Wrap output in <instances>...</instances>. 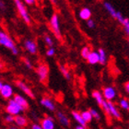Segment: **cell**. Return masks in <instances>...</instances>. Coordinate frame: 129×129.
Returning a JSON list of instances; mask_svg holds the SVG:
<instances>
[{
    "instance_id": "cell-15",
    "label": "cell",
    "mask_w": 129,
    "mask_h": 129,
    "mask_svg": "<svg viewBox=\"0 0 129 129\" xmlns=\"http://www.w3.org/2000/svg\"><path fill=\"white\" fill-rule=\"evenodd\" d=\"M42 126L43 129H54V119L51 117H46L42 121Z\"/></svg>"
},
{
    "instance_id": "cell-14",
    "label": "cell",
    "mask_w": 129,
    "mask_h": 129,
    "mask_svg": "<svg viewBox=\"0 0 129 129\" xmlns=\"http://www.w3.org/2000/svg\"><path fill=\"white\" fill-rule=\"evenodd\" d=\"M41 104L50 111L55 110V104H54V102L50 98H43V99L41 100Z\"/></svg>"
},
{
    "instance_id": "cell-30",
    "label": "cell",
    "mask_w": 129,
    "mask_h": 129,
    "mask_svg": "<svg viewBox=\"0 0 129 129\" xmlns=\"http://www.w3.org/2000/svg\"><path fill=\"white\" fill-rule=\"evenodd\" d=\"M89 111H90V113H91L93 118H95L96 120H100V119H101V115H100V113H98L96 110H94V109H90Z\"/></svg>"
},
{
    "instance_id": "cell-7",
    "label": "cell",
    "mask_w": 129,
    "mask_h": 129,
    "mask_svg": "<svg viewBox=\"0 0 129 129\" xmlns=\"http://www.w3.org/2000/svg\"><path fill=\"white\" fill-rule=\"evenodd\" d=\"M23 45H24V48L26 49V51L29 52L30 54H35L36 53H37L38 47H37V44H36V43H35L34 41L30 40V39H27V40L24 41Z\"/></svg>"
},
{
    "instance_id": "cell-39",
    "label": "cell",
    "mask_w": 129,
    "mask_h": 129,
    "mask_svg": "<svg viewBox=\"0 0 129 129\" xmlns=\"http://www.w3.org/2000/svg\"><path fill=\"white\" fill-rule=\"evenodd\" d=\"M3 86H4V83H3L2 81H0V91H1V89H2Z\"/></svg>"
},
{
    "instance_id": "cell-5",
    "label": "cell",
    "mask_w": 129,
    "mask_h": 129,
    "mask_svg": "<svg viewBox=\"0 0 129 129\" xmlns=\"http://www.w3.org/2000/svg\"><path fill=\"white\" fill-rule=\"evenodd\" d=\"M23 110H24V109H23L14 99L8 101V106H7V112H8V113L16 116V115H18V114H19L20 112Z\"/></svg>"
},
{
    "instance_id": "cell-34",
    "label": "cell",
    "mask_w": 129,
    "mask_h": 129,
    "mask_svg": "<svg viewBox=\"0 0 129 129\" xmlns=\"http://www.w3.org/2000/svg\"><path fill=\"white\" fill-rule=\"evenodd\" d=\"M24 2L29 6H31V5H34L35 2H36V0H24Z\"/></svg>"
},
{
    "instance_id": "cell-17",
    "label": "cell",
    "mask_w": 129,
    "mask_h": 129,
    "mask_svg": "<svg viewBox=\"0 0 129 129\" xmlns=\"http://www.w3.org/2000/svg\"><path fill=\"white\" fill-rule=\"evenodd\" d=\"M56 116L58 118V121L60 122V124L62 125H64V126H68L69 125V119L66 116L64 113H63L62 112H57Z\"/></svg>"
},
{
    "instance_id": "cell-1",
    "label": "cell",
    "mask_w": 129,
    "mask_h": 129,
    "mask_svg": "<svg viewBox=\"0 0 129 129\" xmlns=\"http://www.w3.org/2000/svg\"><path fill=\"white\" fill-rule=\"evenodd\" d=\"M0 45L4 46L7 49H9L12 52V54L15 55L19 54V49L17 48L16 44L11 39V37L8 33H6L5 31L1 30H0Z\"/></svg>"
},
{
    "instance_id": "cell-43",
    "label": "cell",
    "mask_w": 129,
    "mask_h": 129,
    "mask_svg": "<svg viewBox=\"0 0 129 129\" xmlns=\"http://www.w3.org/2000/svg\"><path fill=\"white\" fill-rule=\"evenodd\" d=\"M128 44H129V40H128Z\"/></svg>"
},
{
    "instance_id": "cell-20",
    "label": "cell",
    "mask_w": 129,
    "mask_h": 129,
    "mask_svg": "<svg viewBox=\"0 0 129 129\" xmlns=\"http://www.w3.org/2000/svg\"><path fill=\"white\" fill-rule=\"evenodd\" d=\"M98 53H99V56H100L99 64L103 66V64H105L106 63H107V54H106V52H105L102 48H100Z\"/></svg>"
},
{
    "instance_id": "cell-4",
    "label": "cell",
    "mask_w": 129,
    "mask_h": 129,
    "mask_svg": "<svg viewBox=\"0 0 129 129\" xmlns=\"http://www.w3.org/2000/svg\"><path fill=\"white\" fill-rule=\"evenodd\" d=\"M103 7H104V8L106 9V11H107L108 13L110 14L111 17H113V19H116L117 21L120 22L122 24V22L124 21V17L123 16V14H122L120 11L116 10L115 8H113V6L109 2L103 3Z\"/></svg>"
},
{
    "instance_id": "cell-33",
    "label": "cell",
    "mask_w": 129,
    "mask_h": 129,
    "mask_svg": "<svg viewBox=\"0 0 129 129\" xmlns=\"http://www.w3.org/2000/svg\"><path fill=\"white\" fill-rule=\"evenodd\" d=\"M24 64H25V66L27 67V68H29V69H31V68H32L31 62H30V61L28 59V58H24Z\"/></svg>"
},
{
    "instance_id": "cell-25",
    "label": "cell",
    "mask_w": 129,
    "mask_h": 129,
    "mask_svg": "<svg viewBox=\"0 0 129 129\" xmlns=\"http://www.w3.org/2000/svg\"><path fill=\"white\" fill-rule=\"evenodd\" d=\"M43 40H44V43H45V44L47 46H49V47L54 46V41H53L51 36H49V35H44Z\"/></svg>"
},
{
    "instance_id": "cell-2",
    "label": "cell",
    "mask_w": 129,
    "mask_h": 129,
    "mask_svg": "<svg viewBox=\"0 0 129 129\" xmlns=\"http://www.w3.org/2000/svg\"><path fill=\"white\" fill-rule=\"evenodd\" d=\"M15 2V5H16L17 10L19 12V16L23 19V21L27 24H30V14L28 12V9L26 8V6L24 5V3L21 2V0H14Z\"/></svg>"
},
{
    "instance_id": "cell-22",
    "label": "cell",
    "mask_w": 129,
    "mask_h": 129,
    "mask_svg": "<svg viewBox=\"0 0 129 129\" xmlns=\"http://www.w3.org/2000/svg\"><path fill=\"white\" fill-rule=\"evenodd\" d=\"M59 69H60V72L62 73V75L64 76L66 79H67V80H70V79H71V75H70L69 70L67 69L64 66H63V64H60Z\"/></svg>"
},
{
    "instance_id": "cell-13",
    "label": "cell",
    "mask_w": 129,
    "mask_h": 129,
    "mask_svg": "<svg viewBox=\"0 0 129 129\" xmlns=\"http://www.w3.org/2000/svg\"><path fill=\"white\" fill-rule=\"evenodd\" d=\"M108 104H109V108H110V114L114 118L118 119V120H121L122 119V116H121V113L117 110V108L114 104H113V102H110V101H108Z\"/></svg>"
},
{
    "instance_id": "cell-28",
    "label": "cell",
    "mask_w": 129,
    "mask_h": 129,
    "mask_svg": "<svg viewBox=\"0 0 129 129\" xmlns=\"http://www.w3.org/2000/svg\"><path fill=\"white\" fill-rule=\"evenodd\" d=\"M122 25H123V27H124L125 33L129 36V19H126V18H124V21L122 22Z\"/></svg>"
},
{
    "instance_id": "cell-9",
    "label": "cell",
    "mask_w": 129,
    "mask_h": 129,
    "mask_svg": "<svg viewBox=\"0 0 129 129\" xmlns=\"http://www.w3.org/2000/svg\"><path fill=\"white\" fill-rule=\"evenodd\" d=\"M16 85L17 87L19 88V89H21L22 91L24 92L25 94H27L28 96H30V98H34V94H33V92L32 90L30 89V87H28L26 84L21 80H18L16 82Z\"/></svg>"
},
{
    "instance_id": "cell-8",
    "label": "cell",
    "mask_w": 129,
    "mask_h": 129,
    "mask_svg": "<svg viewBox=\"0 0 129 129\" xmlns=\"http://www.w3.org/2000/svg\"><path fill=\"white\" fill-rule=\"evenodd\" d=\"M102 94L107 101H112L116 97V90L113 87H105L102 89Z\"/></svg>"
},
{
    "instance_id": "cell-23",
    "label": "cell",
    "mask_w": 129,
    "mask_h": 129,
    "mask_svg": "<svg viewBox=\"0 0 129 129\" xmlns=\"http://www.w3.org/2000/svg\"><path fill=\"white\" fill-rule=\"evenodd\" d=\"M81 115H82V117H83L84 120H85L87 123H89V122L92 120V118H93L91 113H90V111H84V112L81 113Z\"/></svg>"
},
{
    "instance_id": "cell-31",
    "label": "cell",
    "mask_w": 129,
    "mask_h": 129,
    "mask_svg": "<svg viewBox=\"0 0 129 129\" xmlns=\"http://www.w3.org/2000/svg\"><path fill=\"white\" fill-rule=\"evenodd\" d=\"M87 26H88V28H89V29H94L95 28V21L93 20L92 19H89L87 20Z\"/></svg>"
},
{
    "instance_id": "cell-19",
    "label": "cell",
    "mask_w": 129,
    "mask_h": 129,
    "mask_svg": "<svg viewBox=\"0 0 129 129\" xmlns=\"http://www.w3.org/2000/svg\"><path fill=\"white\" fill-rule=\"evenodd\" d=\"M92 97L96 100L97 103L100 105V106H102V102H103V94H102V92L99 91V90H94V91L92 92Z\"/></svg>"
},
{
    "instance_id": "cell-38",
    "label": "cell",
    "mask_w": 129,
    "mask_h": 129,
    "mask_svg": "<svg viewBox=\"0 0 129 129\" xmlns=\"http://www.w3.org/2000/svg\"><path fill=\"white\" fill-rule=\"evenodd\" d=\"M76 129H86V126H83V125H81V124H78L76 126Z\"/></svg>"
},
{
    "instance_id": "cell-6",
    "label": "cell",
    "mask_w": 129,
    "mask_h": 129,
    "mask_svg": "<svg viewBox=\"0 0 129 129\" xmlns=\"http://www.w3.org/2000/svg\"><path fill=\"white\" fill-rule=\"evenodd\" d=\"M36 72H37V75L41 81H45L46 79H47V78H48L49 68H48V67L44 64H40V66L37 67Z\"/></svg>"
},
{
    "instance_id": "cell-29",
    "label": "cell",
    "mask_w": 129,
    "mask_h": 129,
    "mask_svg": "<svg viewBox=\"0 0 129 129\" xmlns=\"http://www.w3.org/2000/svg\"><path fill=\"white\" fill-rule=\"evenodd\" d=\"M54 54H55V49L52 46V47H49L48 49H47V51H46V55L49 57L51 56H54Z\"/></svg>"
},
{
    "instance_id": "cell-10",
    "label": "cell",
    "mask_w": 129,
    "mask_h": 129,
    "mask_svg": "<svg viewBox=\"0 0 129 129\" xmlns=\"http://www.w3.org/2000/svg\"><path fill=\"white\" fill-rule=\"evenodd\" d=\"M0 94L3 98L5 99H9L13 96V89L12 87L9 85V84H4L1 91H0Z\"/></svg>"
},
{
    "instance_id": "cell-24",
    "label": "cell",
    "mask_w": 129,
    "mask_h": 129,
    "mask_svg": "<svg viewBox=\"0 0 129 129\" xmlns=\"http://www.w3.org/2000/svg\"><path fill=\"white\" fill-rule=\"evenodd\" d=\"M90 52H91V50H90V48H89V46H84L83 48L81 49V52H80L82 58L87 59L88 56H89V54H90Z\"/></svg>"
},
{
    "instance_id": "cell-21",
    "label": "cell",
    "mask_w": 129,
    "mask_h": 129,
    "mask_svg": "<svg viewBox=\"0 0 129 129\" xmlns=\"http://www.w3.org/2000/svg\"><path fill=\"white\" fill-rule=\"evenodd\" d=\"M15 123L19 126H25V125H27V119L25 118L24 116L18 114L15 116Z\"/></svg>"
},
{
    "instance_id": "cell-32",
    "label": "cell",
    "mask_w": 129,
    "mask_h": 129,
    "mask_svg": "<svg viewBox=\"0 0 129 129\" xmlns=\"http://www.w3.org/2000/svg\"><path fill=\"white\" fill-rule=\"evenodd\" d=\"M5 119H6V122H8V123H13V122H15V117H14V115L9 114V113L6 116Z\"/></svg>"
},
{
    "instance_id": "cell-18",
    "label": "cell",
    "mask_w": 129,
    "mask_h": 129,
    "mask_svg": "<svg viewBox=\"0 0 129 129\" xmlns=\"http://www.w3.org/2000/svg\"><path fill=\"white\" fill-rule=\"evenodd\" d=\"M72 116L74 117V119H75L76 121L78 122V124H81L83 126H87V122L84 120V118L81 115V113H79L78 112H76V111H73Z\"/></svg>"
},
{
    "instance_id": "cell-40",
    "label": "cell",
    "mask_w": 129,
    "mask_h": 129,
    "mask_svg": "<svg viewBox=\"0 0 129 129\" xmlns=\"http://www.w3.org/2000/svg\"><path fill=\"white\" fill-rule=\"evenodd\" d=\"M50 1H51L52 4H54V5H55V4H56V0H50Z\"/></svg>"
},
{
    "instance_id": "cell-36",
    "label": "cell",
    "mask_w": 129,
    "mask_h": 129,
    "mask_svg": "<svg viewBox=\"0 0 129 129\" xmlns=\"http://www.w3.org/2000/svg\"><path fill=\"white\" fill-rule=\"evenodd\" d=\"M124 89H125V91L129 94V81H127L126 83L124 84Z\"/></svg>"
},
{
    "instance_id": "cell-37",
    "label": "cell",
    "mask_w": 129,
    "mask_h": 129,
    "mask_svg": "<svg viewBox=\"0 0 129 129\" xmlns=\"http://www.w3.org/2000/svg\"><path fill=\"white\" fill-rule=\"evenodd\" d=\"M32 129H43V128L42 125H39V124H34L33 125H32Z\"/></svg>"
},
{
    "instance_id": "cell-41",
    "label": "cell",
    "mask_w": 129,
    "mask_h": 129,
    "mask_svg": "<svg viewBox=\"0 0 129 129\" xmlns=\"http://www.w3.org/2000/svg\"><path fill=\"white\" fill-rule=\"evenodd\" d=\"M3 67V64H2V63H0V68H2Z\"/></svg>"
},
{
    "instance_id": "cell-27",
    "label": "cell",
    "mask_w": 129,
    "mask_h": 129,
    "mask_svg": "<svg viewBox=\"0 0 129 129\" xmlns=\"http://www.w3.org/2000/svg\"><path fill=\"white\" fill-rule=\"evenodd\" d=\"M120 106H121L123 109H124V110L129 111V102L127 100H125V99L120 100Z\"/></svg>"
},
{
    "instance_id": "cell-11",
    "label": "cell",
    "mask_w": 129,
    "mask_h": 129,
    "mask_svg": "<svg viewBox=\"0 0 129 129\" xmlns=\"http://www.w3.org/2000/svg\"><path fill=\"white\" fill-rule=\"evenodd\" d=\"M91 15H92V12L89 8H81L80 11H79V13H78V16H79L80 19H82V20H86V21L88 20V19H91Z\"/></svg>"
},
{
    "instance_id": "cell-3",
    "label": "cell",
    "mask_w": 129,
    "mask_h": 129,
    "mask_svg": "<svg viewBox=\"0 0 129 129\" xmlns=\"http://www.w3.org/2000/svg\"><path fill=\"white\" fill-rule=\"evenodd\" d=\"M50 28L52 29V31L54 32L55 37L57 39H61L62 38V32H61V28H60V21L59 17L57 14H54L50 19Z\"/></svg>"
},
{
    "instance_id": "cell-16",
    "label": "cell",
    "mask_w": 129,
    "mask_h": 129,
    "mask_svg": "<svg viewBox=\"0 0 129 129\" xmlns=\"http://www.w3.org/2000/svg\"><path fill=\"white\" fill-rule=\"evenodd\" d=\"M14 100H15V101H16V102H18L23 109H24V110H26V109L29 107L27 100L25 99L23 96H21V95H18V94L15 95V96H14Z\"/></svg>"
},
{
    "instance_id": "cell-42",
    "label": "cell",
    "mask_w": 129,
    "mask_h": 129,
    "mask_svg": "<svg viewBox=\"0 0 129 129\" xmlns=\"http://www.w3.org/2000/svg\"><path fill=\"white\" fill-rule=\"evenodd\" d=\"M10 129H17V128H10Z\"/></svg>"
},
{
    "instance_id": "cell-12",
    "label": "cell",
    "mask_w": 129,
    "mask_h": 129,
    "mask_svg": "<svg viewBox=\"0 0 129 129\" xmlns=\"http://www.w3.org/2000/svg\"><path fill=\"white\" fill-rule=\"evenodd\" d=\"M87 61L89 64H96L100 63V56L99 53L96 51H91L90 54H89V56L87 58Z\"/></svg>"
},
{
    "instance_id": "cell-35",
    "label": "cell",
    "mask_w": 129,
    "mask_h": 129,
    "mask_svg": "<svg viewBox=\"0 0 129 129\" xmlns=\"http://www.w3.org/2000/svg\"><path fill=\"white\" fill-rule=\"evenodd\" d=\"M5 9H6L5 3L3 2V0H0V10H5Z\"/></svg>"
},
{
    "instance_id": "cell-26",
    "label": "cell",
    "mask_w": 129,
    "mask_h": 129,
    "mask_svg": "<svg viewBox=\"0 0 129 129\" xmlns=\"http://www.w3.org/2000/svg\"><path fill=\"white\" fill-rule=\"evenodd\" d=\"M101 107L103 109V111L105 112V113H107L108 115H111L110 114V108H109V104H108V101L107 100H105V101H103V102H102V104Z\"/></svg>"
}]
</instances>
